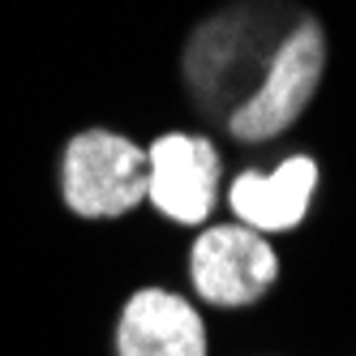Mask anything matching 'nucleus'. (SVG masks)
<instances>
[{"instance_id":"obj_4","label":"nucleus","mask_w":356,"mask_h":356,"mask_svg":"<svg viewBox=\"0 0 356 356\" xmlns=\"http://www.w3.org/2000/svg\"><path fill=\"white\" fill-rule=\"evenodd\" d=\"M223 159L211 138L159 134L146 146V202L176 227L211 223L219 202Z\"/></svg>"},{"instance_id":"obj_3","label":"nucleus","mask_w":356,"mask_h":356,"mask_svg":"<svg viewBox=\"0 0 356 356\" xmlns=\"http://www.w3.org/2000/svg\"><path fill=\"white\" fill-rule=\"evenodd\" d=\"M189 279L202 300L245 309L275 288L279 253L262 232L245 223H211L189 245Z\"/></svg>"},{"instance_id":"obj_5","label":"nucleus","mask_w":356,"mask_h":356,"mask_svg":"<svg viewBox=\"0 0 356 356\" xmlns=\"http://www.w3.org/2000/svg\"><path fill=\"white\" fill-rule=\"evenodd\" d=\"M318 159L314 155H288L279 168L258 172L245 168L236 181L227 185V207H232L236 223L253 227V232H292L305 223L318 193Z\"/></svg>"},{"instance_id":"obj_6","label":"nucleus","mask_w":356,"mask_h":356,"mask_svg":"<svg viewBox=\"0 0 356 356\" xmlns=\"http://www.w3.org/2000/svg\"><path fill=\"white\" fill-rule=\"evenodd\" d=\"M116 356H207V322L168 288H142L116 318Z\"/></svg>"},{"instance_id":"obj_2","label":"nucleus","mask_w":356,"mask_h":356,"mask_svg":"<svg viewBox=\"0 0 356 356\" xmlns=\"http://www.w3.org/2000/svg\"><path fill=\"white\" fill-rule=\"evenodd\" d=\"M60 202L78 219H120L146 202V150L116 129H82L60 155Z\"/></svg>"},{"instance_id":"obj_1","label":"nucleus","mask_w":356,"mask_h":356,"mask_svg":"<svg viewBox=\"0 0 356 356\" xmlns=\"http://www.w3.org/2000/svg\"><path fill=\"white\" fill-rule=\"evenodd\" d=\"M322 73H326V31L318 17H300L275 43L253 95L227 112V134L249 146H262L288 134L300 120V112L314 104Z\"/></svg>"}]
</instances>
